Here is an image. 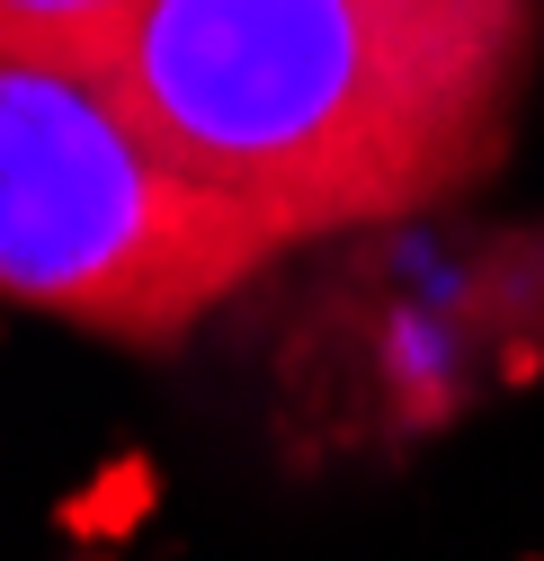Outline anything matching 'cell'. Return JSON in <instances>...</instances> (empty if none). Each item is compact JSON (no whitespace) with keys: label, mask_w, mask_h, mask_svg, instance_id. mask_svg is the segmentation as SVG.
Instances as JSON below:
<instances>
[{"label":"cell","mask_w":544,"mask_h":561,"mask_svg":"<svg viewBox=\"0 0 544 561\" xmlns=\"http://www.w3.org/2000/svg\"><path fill=\"white\" fill-rule=\"evenodd\" d=\"M544 0H144L107 90L277 232H366L483 179Z\"/></svg>","instance_id":"6da1fadb"},{"label":"cell","mask_w":544,"mask_h":561,"mask_svg":"<svg viewBox=\"0 0 544 561\" xmlns=\"http://www.w3.org/2000/svg\"><path fill=\"white\" fill-rule=\"evenodd\" d=\"M286 241L188 179L116 90L0 45V304L170 347Z\"/></svg>","instance_id":"7a4b0ae2"},{"label":"cell","mask_w":544,"mask_h":561,"mask_svg":"<svg viewBox=\"0 0 544 561\" xmlns=\"http://www.w3.org/2000/svg\"><path fill=\"white\" fill-rule=\"evenodd\" d=\"M134 19H144V0H0V45L107 81V62H116Z\"/></svg>","instance_id":"3957f363"},{"label":"cell","mask_w":544,"mask_h":561,"mask_svg":"<svg viewBox=\"0 0 544 561\" xmlns=\"http://www.w3.org/2000/svg\"><path fill=\"white\" fill-rule=\"evenodd\" d=\"M144 508H152V472L144 463H116L99 500L63 508V526H72V535H125V526H144Z\"/></svg>","instance_id":"277c9868"}]
</instances>
